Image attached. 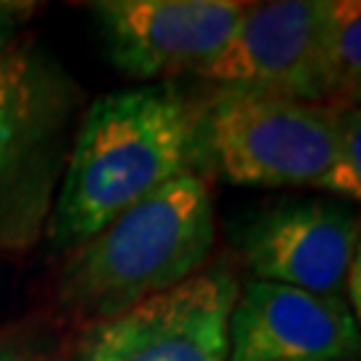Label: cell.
Returning <instances> with one entry per match:
<instances>
[{"label": "cell", "instance_id": "6", "mask_svg": "<svg viewBox=\"0 0 361 361\" xmlns=\"http://www.w3.org/2000/svg\"><path fill=\"white\" fill-rule=\"evenodd\" d=\"M249 3L238 0H104L99 19L110 62L131 78L198 73L212 62Z\"/></svg>", "mask_w": 361, "mask_h": 361}, {"label": "cell", "instance_id": "5", "mask_svg": "<svg viewBox=\"0 0 361 361\" xmlns=\"http://www.w3.org/2000/svg\"><path fill=\"white\" fill-rule=\"evenodd\" d=\"M195 75L219 89L332 104L322 56V0L249 3L225 49Z\"/></svg>", "mask_w": 361, "mask_h": 361}, {"label": "cell", "instance_id": "1", "mask_svg": "<svg viewBox=\"0 0 361 361\" xmlns=\"http://www.w3.org/2000/svg\"><path fill=\"white\" fill-rule=\"evenodd\" d=\"M201 107L171 83L104 94L75 137L51 238L78 249L113 219L204 164Z\"/></svg>", "mask_w": 361, "mask_h": 361}, {"label": "cell", "instance_id": "9", "mask_svg": "<svg viewBox=\"0 0 361 361\" xmlns=\"http://www.w3.org/2000/svg\"><path fill=\"white\" fill-rule=\"evenodd\" d=\"M322 56L332 104L361 86V0H322Z\"/></svg>", "mask_w": 361, "mask_h": 361}, {"label": "cell", "instance_id": "12", "mask_svg": "<svg viewBox=\"0 0 361 361\" xmlns=\"http://www.w3.org/2000/svg\"><path fill=\"white\" fill-rule=\"evenodd\" d=\"M348 305L353 310V319L361 326V233L359 241H356V249H353V259H350V271H348Z\"/></svg>", "mask_w": 361, "mask_h": 361}, {"label": "cell", "instance_id": "14", "mask_svg": "<svg viewBox=\"0 0 361 361\" xmlns=\"http://www.w3.org/2000/svg\"><path fill=\"white\" fill-rule=\"evenodd\" d=\"M0 361H38V359L19 348H6V345H0Z\"/></svg>", "mask_w": 361, "mask_h": 361}, {"label": "cell", "instance_id": "15", "mask_svg": "<svg viewBox=\"0 0 361 361\" xmlns=\"http://www.w3.org/2000/svg\"><path fill=\"white\" fill-rule=\"evenodd\" d=\"M345 102H350V104H356V107H361V86H356V89L350 91L348 99H345Z\"/></svg>", "mask_w": 361, "mask_h": 361}, {"label": "cell", "instance_id": "4", "mask_svg": "<svg viewBox=\"0 0 361 361\" xmlns=\"http://www.w3.org/2000/svg\"><path fill=\"white\" fill-rule=\"evenodd\" d=\"M238 281L228 268H204L185 284L89 324L73 361H225Z\"/></svg>", "mask_w": 361, "mask_h": 361}, {"label": "cell", "instance_id": "7", "mask_svg": "<svg viewBox=\"0 0 361 361\" xmlns=\"http://www.w3.org/2000/svg\"><path fill=\"white\" fill-rule=\"evenodd\" d=\"M361 217L326 198L276 201L244 222L238 249L259 281L343 295Z\"/></svg>", "mask_w": 361, "mask_h": 361}, {"label": "cell", "instance_id": "10", "mask_svg": "<svg viewBox=\"0 0 361 361\" xmlns=\"http://www.w3.org/2000/svg\"><path fill=\"white\" fill-rule=\"evenodd\" d=\"M35 70L25 54L0 59V180L16 164L35 123Z\"/></svg>", "mask_w": 361, "mask_h": 361}, {"label": "cell", "instance_id": "3", "mask_svg": "<svg viewBox=\"0 0 361 361\" xmlns=\"http://www.w3.org/2000/svg\"><path fill=\"white\" fill-rule=\"evenodd\" d=\"M201 150L241 188L340 193L343 158L332 104L219 89L201 107Z\"/></svg>", "mask_w": 361, "mask_h": 361}, {"label": "cell", "instance_id": "2", "mask_svg": "<svg viewBox=\"0 0 361 361\" xmlns=\"http://www.w3.org/2000/svg\"><path fill=\"white\" fill-rule=\"evenodd\" d=\"M214 233L209 182L198 171L182 174L78 246L59 300L86 326L113 319L204 271Z\"/></svg>", "mask_w": 361, "mask_h": 361}, {"label": "cell", "instance_id": "13", "mask_svg": "<svg viewBox=\"0 0 361 361\" xmlns=\"http://www.w3.org/2000/svg\"><path fill=\"white\" fill-rule=\"evenodd\" d=\"M19 11V6H8V3H0V59L6 56V46L11 40L13 30V13Z\"/></svg>", "mask_w": 361, "mask_h": 361}, {"label": "cell", "instance_id": "8", "mask_svg": "<svg viewBox=\"0 0 361 361\" xmlns=\"http://www.w3.org/2000/svg\"><path fill=\"white\" fill-rule=\"evenodd\" d=\"M361 326L343 295L252 279L233 302L225 361H345Z\"/></svg>", "mask_w": 361, "mask_h": 361}, {"label": "cell", "instance_id": "11", "mask_svg": "<svg viewBox=\"0 0 361 361\" xmlns=\"http://www.w3.org/2000/svg\"><path fill=\"white\" fill-rule=\"evenodd\" d=\"M335 110V129L340 142V158H343V174H340V193L361 207V107L350 102L332 104Z\"/></svg>", "mask_w": 361, "mask_h": 361}]
</instances>
